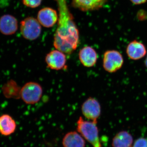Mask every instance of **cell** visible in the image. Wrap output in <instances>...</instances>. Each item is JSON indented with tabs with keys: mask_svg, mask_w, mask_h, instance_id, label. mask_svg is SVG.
Returning <instances> with one entry per match:
<instances>
[{
	"mask_svg": "<svg viewBox=\"0 0 147 147\" xmlns=\"http://www.w3.org/2000/svg\"><path fill=\"white\" fill-rule=\"evenodd\" d=\"M56 1L58 4L59 18L54 36V47L57 50L69 55L76 50L79 45V30L66 0Z\"/></svg>",
	"mask_w": 147,
	"mask_h": 147,
	"instance_id": "1",
	"label": "cell"
},
{
	"mask_svg": "<svg viewBox=\"0 0 147 147\" xmlns=\"http://www.w3.org/2000/svg\"><path fill=\"white\" fill-rule=\"evenodd\" d=\"M97 123L85 120L80 117L77 121V131L93 147H101Z\"/></svg>",
	"mask_w": 147,
	"mask_h": 147,
	"instance_id": "2",
	"label": "cell"
},
{
	"mask_svg": "<svg viewBox=\"0 0 147 147\" xmlns=\"http://www.w3.org/2000/svg\"><path fill=\"white\" fill-rule=\"evenodd\" d=\"M42 87L35 82H28L21 88L20 97L26 104L37 103L42 96Z\"/></svg>",
	"mask_w": 147,
	"mask_h": 147,
	"instance_id": "3",
	"label": "cell"
},
{
	"mask_svg": "<svg viewBox=\"0 0 147 147\" xmlns=\"http://www.w3.org/2000/svg\"><path fill=\"white\" fill-rule=\"evenodd\" d=\"M20 30L22 36L25 39L35 40L41 34V25L35 18L27 17L21 22Z\"/></svg>",
	"mask_w": 147,
	"mask_h": 147,
	"instance_id": "4",
	"label": "cell"
},
{
	"mask_svg": "<svg viewBox=\"0 0 147 147\" xmlns=\"http://www.w3.org/2000/svg\"><path fill=\"white\" fill-rule=\"evenodd\" d=\"M123 63V57L119 51L115 50H107L104 53L102 66L107 72H116L121 68Z\"/></svg>",
	"mask_w": 147,
	"mask_h": 147,
	"instance_id": "5",
	"label": "cell"
},
{
	"mask_svg": "<svg viewBox=\"0 0 147 147\" xmlns=\"http://www.w3.org/2000/svg\"><path fill=\"white\" fill-rule=\"evenodd\" d=\"M82 113L86 118L97 123L101 113V107L96 99L89 97L85 100L82 106Z\"/></svg>",
	"mask_w": 147,
	"mask_h": 147,
	"instance_id": "6",
	"label": "cell"
},
{
	"mask_svg": "<svg viewBox=\"0 0 147 147\" xmlns=\"http://www.w3.org/2000/svg\"><path fill=\"white\" fill-rule=\"evenodd\" d=\"M45 61L49 68L55 70L64 68L67 61L65 54L57 49L52 50L47 54Z\"/></svg>",
	"mask_w": 147,
	"mask_h": 147,
	"instance_id": "7",
	"label": "cell"
},
{
	"mask_svg": "<svg viewBox=\"0 0 147 147\" xmlns=\"http://www.w3.org/2000/svg\"><path fill=\"white\" fill-rule=\"evenodd\" d=\"M37 18L41 26L50 28L53 27L57 22L58 15L57 11L53 9L44 7L38 11Z\"/></svg>",
	"mask_w": 147,
	"mask_h": 147,
	"instance_id": "8",
	"label": "cell"
},
{
	"mask_svg": "<svg viewBox=\"0 0 147 147\" xmlns=\"http://www.w3.org/2000/svg\"><path fill=\"white\" fill-rule=\"evenodd\" d=\"M79 60L84 66L92 67L97 62L98 55L96 50L90 46L83 47L79 53Z\"/></svg>",
	"mask_w": 147,
	"mask_h": 147,
	"instance_id": "9",
	"label": "cell"
},
{
	"mask_svg": "<svg viewBox=\"0 0 147 147\" xmlns=\"http://www.w3.org/2000/svg\"><path fill=\"white\" fill-rule=\"evenodd\" d=\"M18 22L14 16L5 14L0 18V32L5 35L14 34L17 31Z\"/></svg>",
	"mask_w": 147,
	"mask_h": 147,
	"instance_id": "10",
	"label": "cell"
},
{
	"mask_svg": "<svg viewBox=\"0 0 147 147\" xmlns=\"http://www.w3.org/2000/svg\"><path fill=\"white\" fill-rule=\"evenodd\" d=\"M107 0H72L74 7L83 11L98 10L103 7Z\"/></svg>",
	"mask_w": 147,
	"mask_h": 147,
	"instance_id": "11",
	"label": "cell"
},
{
	"mask_svg": "<svg viewBox=\"0 0 147 147\" xmlns=\"http://www.w3.org/2000/svg\"><path fill=\"white\" fill-rule=\"evenodd\" d=\"M126 52L129 59L133 60H138L144 57L146 54L147 50L144 44L134 40L129 43Z\"/></svg>",
	"mask_w": 147,
	"mask_h": 147,
	"instance_id": "12",
	"label": "cell"
},
{
	"mask_svg": "<svg viewBox=\"0 0 147 147\" xmlns=\"http://www.w3.org/2000/svg\"><path fill=\"white\" fill-rule=\"evenodd\" d=\"M17 125L16 121L8 114L0 116V134L4 136H9L14 133Z\"/></svg>",
	"mask_w": 147,
	"mask_h": 147,
	"instance_id": "13",
	"label": "cell"
},
{
	"mask_svg": "<svg viewBox=\"0 0 147 147\" xmlns=\"http://www.w3.org/2000/svg\"><path fill=\"white\" fill-rule=\"evenodd\" d=\"M63 147H85L84 139L78 131H69L65 135L62 141Z\"/></svg>",
	"mask_w": 147,
	"mask_h": 147,
	"instance_id": "14",
	"label": "cell"
},
{
	"mask_svg": "<svg viewBox=\"0 0 147 147\" xmlns=\"http://www.w3.org/2000/svg\"><path fill=\"white\" fill-rule=\"evenodd\" d=\"M21 88L13 80L8 81L3 86V94L7 98H18L20 97Z\"/></svg>",
	"mask_w": 147,
	"mask_h": 147,
	"instance_id": "15",
	"label": "cell"
},
{
	"mask_svg": "<svg viewBox=\"0 0 147 147\" xmlns=\"http://www.w3.org/2000/svg\"><path fill=\"white\" fill-rule=\"evenodd\" d=\"M133 142L131 134L126 131H121L114 137L112 142L113 147H130Z\"/></svg>",
	"mask_w": 147,
	"mask_h": 147,
	"instance_id": "16",
	"label": "cell"
},
{
	"mask_svg": "<svg viewBox=\"0 0 147 147\" xmlns=\"http://www.w3.org/2000/svg\"><path fill=\"white\" fill-rule=\"evenodd\" d=\"M23 4L32 8H36L41 4L42 0H22Z\"/></svg>",
	"mask_w": 147,
	"mask_h": 147,
	"instance_id": "17",
	"label": "cell"
},
{
	"mask_svg": "<svg viewBox=\"0 0 147 147\" xmlns=\"http://www.w3.org/2000/svg\"><path fill=\"white\" fill-rule=\"evenodd\" d=\"M134 147H147V139L144 138L137 139L134 143Z\"/></svg>",
	"mask_w": 147,
	"mask_h": 147,
	"instance_id": "18",
	"label": "cell"
},
{
	"mask_svg": "<svg viewBox=\"0 0 147 147\" xmlns=\"http://www.w3.org/2000/svg\"><path fill=\"white\" fill-rule=\"evenodd\" d=\"M130 1L134 4L140 5L146 3L147 0H130Z\"/></svg>",
	"mask_w": 147,
	"mask_h": 147,
	"instance_id": "19",
	"label": "cell"
},
{
	"mask_svg": "<svg viewBox=\"0 0 147 147\" xmlns=\"http://www.w3.org/2000/svg\"><path fill=\"white\" fill-rule=\"evenodd\" d=\"M145 65L147 68V56L146 58V59H145Z\"/></svg>",
	"mask_w": 147,
	"mask_h": 147,
	"instance_id": "20",
	"label": "cell"
}]
</instances>
